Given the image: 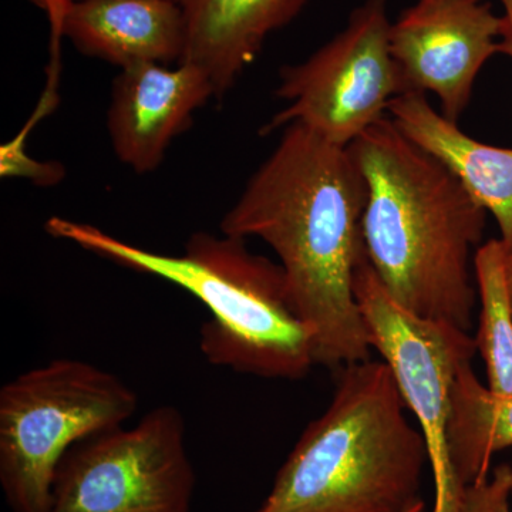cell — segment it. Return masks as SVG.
I'll return each instance as SVG.
<instances>
[{
  "mask_svg": "<svg viewBox=\"0 0 512 512\" xmlns=\"http://www.w3.org/2000/svg\"><path fill=\"white\" fill-rule=\"evenodd\" d=\"M501 239H490L474 255V276L480 299L477 352L487 369L488 389L512 396V305L505 276Z\"/></svg>",
  "mask_w": 512,
  "mask_h": 512,
  "instance_id": "obj_15",
  "label": "cell"
},
{
  "mask_svg": "<svg viewBox=\"0 0 512 512\" xmlns=\"http://www.w3.org/2000/svg\"><path fill=\"white\" fill-rule=\"evenodd\" d=\"M50 237L184 289L210 311L200 350L210 365L265 379H302L316 366L309 326L293 305L284 269L247 239L197 232L181 255L136 247L94 225L50 217Z\"/></svg>",
  "mask_w": 512,
  "mask_h": 512,
  "instance_id": "obj_3",
  "label": "cell"
},
{
  "mask_svg": "<svg viewBox=\"0 0 512 512\" xmlns=\"http://www.w3.org/2000/svg\"><path fill=\"white\" fill-rule=\"evenodd\" d=\"M185 49L180 63L210 77L221 99L255 62L268 37L293 22L308 0H177Z\"/></svg>",
  "mask_w": 512,
  "mask_h": 512,
  "instance_id": "obj_12",
  "label": "cell"
},
{
  "mask_svg": "<svg viewBox=\"0 0 512 512\" xmlns=\"http://www.w3.org/2000/svg\"><path fill=\"white\" fill-rule=\"evenodd\" d=\"M504 16L481 0H416L390 28L406 93H433L458 123L484 64L500 53Z\"/></svg>",
  "mask_w": 512,
  "mask_h": 512,
  "instance_id": "obj_9",
  "label": "cell"
},
{
  "mask_svg": "<svg viewBox=\"0 0 512 512\" xmlns=\"http://www.w3.org/2000/svg\"><path fill=\"white\" fill-rule=\"evenodd\" d=\"M355 295L372 348L392 369L426 441L434 481L430 512H460L464 488L448 454V423L454 382L460 367L476 355V339L451 323L423 319L402 308L384 288L367 254L356 268Z\"/></svg>",
  "mask_w": 512,
  "mask_h": 512,
  "instance_id": "obj_8",
  "label": "cell"
},
{
  "mask_svg": "<svg viewBox=\"0 0 512 512\" xmlns=\"http://www.w3.org/2000/svg\"><path fill=\"white\" fill-rule=\"evenodd\" d=\"M387 0H365L345 28L302 63L281 70L276 94L286 101L262 136L303 124L330 143L349 147L406 93L390 50Z\"/></svg>",
  "mask_w": 512,
  "mask_h": 512,
  "instance_id": "obj_6",
  "label": "cell"
},
{
  "mask_svg": "<svg viewBox=\"0 0 512 512\" xmlns=\"http://www.w3.org/2000/svg\"><path fill=\"white\" fill-rule=\"evenodd\" d=\"M505 276H507L508 292H510L512 305V249L505 254Z\"/></svg>",
  "mask_w": 512,
  "mask_h": 512,
  "instance_id": "obj_18",
  "label": "cell"
},
{
  "mask_svg": "<svg viewBox=\"0 0 512 512\" xmlns=\"http://www.w3.org/2000/svg\"><path fill=\"white\" fill-rule=\"evenodd\" d=\"M338 376L255 512H406L423 500L429 453L392 369L369 359Z\"/></svg>",
  "mask_w": 512,
  "mask_h": 512,
  "instance_id": "obj_4",
  "label": "cell"
},
{
  "mask_svg": "<svg viewBox=\"0 0 512 512\" xmlns=\"http://www.w3.org/2000/svg\"><path fill=\"white\" fill-rule=\"evenodd\" d=\"M215 97L198 67L141 63L121 70L113 83L107 128L117 158L137 174L153 173L174 138L191 126L195 111Z\"/></svg>",
  "mask_w": 512,
  "mask_h": 512,
  "instance_id": "obj_10",
  "label": "cell"
},
{
  "mask_svg": "<svg viewBox=\"0 0 512 512\" xmlns=\"http://www.w3.org/2000/svg\"><path fill=\"white\" fill-rule=\"evenodd\" d=\"M501 3H503L505 15L512 12V0H501Z\"/></svg>",
  "mask_w": 512,
  "mask_h": 512,
  "instance_id": "obj_21",
  "label": "cell"
},
{
  "mask_svg": "<svg viewBox=\"0 0 512 512\" xmlns=\"http://www.w3.org/2000/svg\"><path fill=\"white\" fill-rule=\"evenodd\" d=\"M194 485L183 414L160 406L74 444L47 512H191Z\"/></svg>",
  "mask_w": 512,
  "mask_h": 512,
  "instance_id": "obj_7",
  "label": "cell"
},
{
  "mask_svg": "<svg viewBox=\"0 0 512 512\" xmlns=\"http://www.w3.org/2000/svg\"><path fill=\"white\" fill-rule=\"evenodd\" d=\"M348 148L365 178L363 239L384 288L406 311L470 332L478 298L473 251L487 211L390 117Z\"/></svg>",
  "mask_w": 512,
  "mask_h": 512,
  "instance_id": "obj_2",
  "label": "cell"
},
{
  "mask_svg": "<svg viewBox=\"0 0 512 512\" xmlns=\"http://www.w3.org/2000/svg\"><path fill=\"white\" fill-rule=\"evenodd\" d=\"M28 2L33 3V5L37 6V8L47 12V9H49L53 3L59 2V0H28Z\"/></svg>",
  "mask_w": 512,
  "mask_h": 512,
  "instance_id": "obj_19",
  "label": "cell"
},
{
  "mask_svg": "<svg viewBox=\"0 0 512 512\" xmlns=\"http://www.w3.org/2000/svg\"><path fill=\"white\" fill-rule=\"evenodd\" d=\"M63 37L84 56L120 67L181 62L183 9L177 0H70Z\"/></svg>",
  "mask_w": 512,
  "mask_h": 512,
  "instance_id": "obj_11",
  "label": "cell"
},
{
  "mask_svg": "<svg viewBox=\"0 0 512 512\" xmlns=\"http://www.w3.org/2000/svg\"><path fill=\"white\" fill-rule=\"evenodd\" d=\"M512 447V396L480 382L471 362L460 367L451 393L448 454L461 487L490 477L495 454Z\"/></svg>",
  "mask_w": 512,
  "mask_h": 512,
  "instance_id": "obj_14",
  "label": "cell"
},
{
  "mask_svg": "<svg viewBox=\"0 0 512 512\" xmlns=\"http://www.w3.org/2000/svg\"><path fill=\"white\" fill-rule=\"evenodd\" d=\"M511 497L512 467L501 464L491 477L464 488L460 512H512Z\"/></svg>",
  "mask_w": 512,
  "mask_h": 512,
  "instance_id": "obj_16",
  "label": "cell"
},
{
  "mask_svg": "<svg viewBox=\"0 0 512 512\" xmlns=\"http://www.w3.org/2000/svg\"><path fill=\"white\" fill-rule=\"evenodd\" d=\"M500 53L510 56L512 59V12L504 13V30L501 36Z\"/></svg>",
  "mask_w": 512,
  "mask_h": 512,
  "instance_id": "obj_17",
  "label": "cell"
},
{
  "mask_svg": "<svg viewBox=\"0 0 512 512\" xmlns=\"http://www.w3.org/2000/svg\"><path fill=\"white\" fill-rule=\"evenodd\" d=\"M137 393L119 376L77 359L33 367L0 390V483L13 512H47L67 451L123 426Z\"/></svg>",
  "mask_w": 512,
  "mask_h": 512,
  "instance_id": "obj_5",
  "label": "cell"
},
{
  "mask_svg": "<svg viewBox=\"0 0 512 512\" xmlns=\"http://www.w3.org/2000/svg\"><path fill=\"white\" fill-rule=\"evenodd\" d=\"M366 201L349 148L293 123L220 224L222 234L272 248L311 329L316 365L332 370L369 360L373 349L355 295Z\"/></svg>",
  "mask_w": 512,
  "mask_h": 512,
  "instance_id": "obj_1",
  "label": "cell"
},
{
  "mask_svg": "<svg viewBox=\"0 0 512 512\" xmlns=\"http://www.w3.org/2000/svg\"><path fill=\"white\" fill-rule=\"evenodd\" d=\"M390 119L400 131L440 161L468 194L497 221L501 242L512 249V148L490 146L460 130L427 101L426 94L394 97Z\"/></svg>",
  "mask_w": 512,
  "mask_h": 512,
  "instance_id": "obj_13",
  "label": "cell"
},
{
  "mask_svg": "<svg viewBox=\"0 0 512 512\" xmlns=\"http://www.w3.org/2000/svg\"><path fill=\"white\" fill-rule=\"evenodd\" d=\"M406 512H427V505L424 503V500H420L419 503L414 504L413 507Z\"/></svg>",
  "mask_w": 512,
  "mask_h": 512,
  "instance_id": "obj_20",
  "label": "cell"
}]
</instances>
